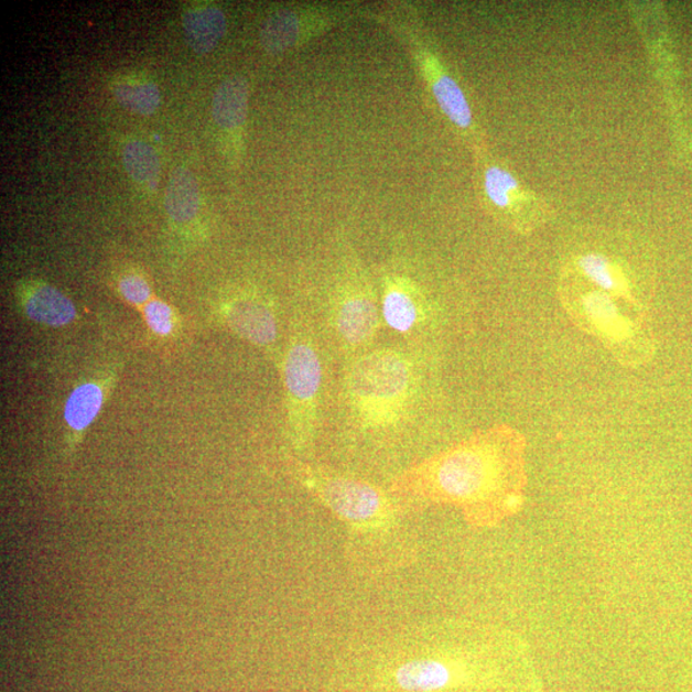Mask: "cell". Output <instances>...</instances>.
Returning <instances> with one entry per match:
<instances>
[{"mask_svg": "<svg viewBox=\"0 0 692 692\" xmlns=\"http://www.w3.org/2000/svg\"><path fill=\"white\" fill-rule=\"evenodd\" d=\"M526 440L509 426L478 431L406 472L392 491L458 507L474 527H494L525 506Z\"/></svg>", "mask_w": 692, "mask_h": 692, "instance_id": "obj_1", "label": "cell"}, {"mask_svg": "<svg viewBox=\"0 0 692 692\" xmlns=\"http://www.w3.org/2000/svg\"><path fill=\"white\" fill-rule=\"evenodd\" d=\"M366 18L387 30L403 46L431 104L455 137L466 141L474 151L485 147L466 93L414 8L402 3L367 7Z\"/></svg>", "mask_w": 692, "mask_h": 692, "instance_id": "obj_2", "label": "cell"}, {"mask_svg": "<svg viewBox=\"0 0 692 692\" xmlns=\"http://www.w3.org/2000/svg\"><path fill=\"white\" fill-rule=\"evenodd\" d=\"M560 296L573 325L594 336L618 364L631 368L647 364L652 353L647 311L565 272Z\"/></svg>", "mask_w": 692, "mask_h": 692, "instance_id": "obj_3", "label": "cell"}, {"mask_svg": "<svg viewBox=\"0 0 692 692\" xmlns=\"http://www.w3.org/2000/svg\"><path fill=\"white\" fill-rule=\"evenodd\" d=\"M414 391L412 361L394 349H377L352 361L345 394L357 420L367 428L397 422Z\"/></svg>", "mask_w": 692, "mask_h": 692, "instance_id": "obj_4", "label": "cell"}, {"mask_svg": "<svg viewBox=\"0 0 692 692\" xmlns=\"http://www.w3.org/2000/svg\"><path fill=\"white\" fill-rule=\"evenodd\" d=\"M381 306L367 269L348 244L340 250L332 293V320L346 354L364 353L380 327Z\"/></svg>", "mask_w": 692, "mask_h": 692, "instance_id": "obj_5", "label": "cell"}, {"mask_svg": "<svg viewBox=\"0 0 692 692\" xmlns=\"http://www.w3.org/2000/svg\"><path fill=\"white\" fill-rule=\"evenodd\" d=\"M282 372L290 434L298 447H306L316 437L322 385L320 352L306 329L291 336Z\"/></svg>", "mask_w": 692, "mask_h": 692, "instance_id": "obj_6", "label": "cell"}, {"mask_svg": "<svg viewBox=\"0 0 692 692\" xmlns=\"http://www.w3.org/2000/svg\"><path fill=\"white\" fill-rule=\"evenodd\" d=\"M367 6L358 3H302L278 8L259 30V44L270 56L303 48L356 19L366 18Z\"/></svg>", "mask_w": 692, "mask_h": 692, "instance_id": "obj_7", "label": "cell"}, {"mask_svg": "<svg viewBox=\"0 0 692 692\" xmlns=\"http://www.w3.org/2000/svg\"><path fill=\"white\" fill-rule=\"evenodd\" d=\"M563 272L647 311V278L637 269L636 256L625 253L624 248H612L608 244L580 248L576 253H572Z\"/></svg>", "mask_w": 692, "mask_h": 692, "instance_id": "obj_8", "label": "cell"}, {"mask_svg": "<svg viewBox=\"0 0 692 692\" xmlns=\"http://www.w3.org/2000/svg\"><path fill=\"white\" fill-rule=\"evenodd\" d=\"M474 152L479 195L493 217L521 234L531 233L545 221L544 208L534 207L531 194L512 171L495 160L485 147Z\"/></svg>", "mask_w": 692, "mask_h": 692, "instance_id": "obj_9", "label": "cell"}, {"mask_svg": "<svg viewBox=\"0 0 692 692\" xmlns=\"http://www.w3.org/2000/svg\"><path fill=\"white\" fill-rule=\"evenodd\" d=\"M302 478L333 512L354 523L374 522L387 516V497L375 486L324 468L302 467Z\"/></svg>", "mask_w": 692, "mask_h": 692, "instance_id": "obj_10", "label": "cell"}, {"mask_svg": "<svg viewBox=\"0 0 692 692\" xmlns=\"http://www.w3.org/2000/svg\"><path fill=\"white\" fill-rule=\"evenodd\" d=\"M224 324L231 332L259 348H271L278 342L277 311L269 296L256 289H239L224 299Z\"/></svg>", "mask_w": 692, "mask_h": 692, "instance_id": "obj_11", "label": "cell"}, {"mask_svg": "<svg viewBox=\"0 0 692 692\" xmlns=\"http://www.w3.org/2000/svg\"><path fill=\"white\" fill-rule=\"evenodd\" d=\"M381 317L396 333L412 334L428 320V299L415 282L397 272H388L381 282Z\"/></svg>", "mask_w": 692, "mask_h": 692, "instance_id": "obj_12", "label": "cell"}, {"mask_svg": "<svg viewBox=\"0 0 692 692\" xmlns=\"http://www.w3.org/2000/svg\"><path fill=\"white\" fill-rule=\"evenodd\" d=\"M18 302L25 316L39 325L65 327L77 317L73 301L43 281H26L18 288Z\"/></svg>", "mask_w": 692, "mask_h": 692, "instance_id": "obj_13", "label": "cell"}, {"mask_svg": "<svg viewBox=\"0 0 692 692\" xmlns=\"http://www.w3.org/2000/svg\"><path fill=\"white\" fill-rule=\"evenodd\" d=\"M249 111V83L235 75L218 85L212 99L210 112L217 128L230 137L242 138Z\"/></svg>", "mask_w": 692, "mask_h": 692, "instance_id": "obj_14", "label": "cell"}, {"mask_svg": "<svg viewBox=\"0 0 692 692\" xmlns=\"http://www.w3.org/2000/svg\"><path fill=\"white\" fill-rule=\"evenodd\" d=\"M111 376L85 381L71 392L65 407V422L71 434L82 436L96 421L111 390Z\"/></svg>", "mask_w": 692, "mask_h": 692, "instance_id": "obj_15", "label": "cell"}, {"mask_svg": "<svg viewBox=\"0 0 692 692\" xmlns=\"http://www.w3.org/2000/svg\"><path fill=\"white\" fill-rule=\"evenodd\" d=\"M183 26L188 45L196 53H208L226 33V15L215 3H196L185 8Z\"/></svg>", "mask_w": 692, "mask_h": 692, "instance_id": "obj_16", "label": "cell"}, {"mask_svg": "<svg viewBox=\"0 0 692 692\" xmlns=\"http://www.w3.org/2000/svg\"><path fill=\"white\" fill-rule=\"evenodd\" d=\"M164 206L167 215L177 225L194 221L201 210V191L198 181L191 170L177 167L171 173Z\"/></svg>", "mask_w": 692, "mask_h": 692, "instance_id": "obj_17", "label": "cell"}, {"mask_svg": "<svg viewBox=\"0 0 692 692\" xmlns=\"http://www.w3.org/2000/svg\"><path fill=\"white\" fill-rule=\"evenodd\" d=\"M111 90L118 104L137 115L151 116L161 105L159 85L148 77H117L111 84Z\"/></svg>", "mask_w": 692, "mask_h": 692, "instance_id": "obj_18", "label": "cell"}, {"mask_svg": "<svg viewBox=\"0 0 692 692\" xmlns=\"http://www.w3.org/2000/svg\"><path fill=\"white\" fill-rule=\"evenodd\" d=\"M453 679L450 666L439 660H413L397 671L400 688L411 692H434L445 689Z\"/></svg>", "mask_w": 692, "mask_h": 692, "instance_id": "obj_19", "label": "cell"}, {"mask_svg": "<svg viewBox=\"0 0 692 692\" xmlns=\"http://www.w3.org/2000/svg\"><path fill=\"white\" fill-rule=\"evenodd\" d=\"M122 162L129 176L141 188L155 191L161 176V160L143 140H129L122 148Z\"/></svg>", "mask_w": 692, "mask_h": 692, "instance_id": "obj_20", "label": "cell"}, {"mask_svg": "<svg viewBox=\"0 0 692 692\" xmlns=\"http://www.w3.org/2000/svg\"><path fill=\"white\" fill-rule=\"evenodd\" d=\"M143 318L149 333L156 339L170 340L180 333V314L162 299L153 298L143 306Z\"/></svg>", "mask_w": 692, "mask_h": 692, "instance_id": "obj_21", "label": "cell"}, {"mask_svg": "<svg viewBox=\"0 0 692 692\" xmlns=\"http://www.w3.org/2000/svg\"><path fill=\"white\" fill-rule=\"evenodd\" d=\"M118 293L126 303L133 306H144L153 299V289L145 273L129 270L117 279Z\"/></svg>", "mask_w": 692, "mask_h": 692, "instance_id": "obj_22", "label": "cell"}]
</instances>
